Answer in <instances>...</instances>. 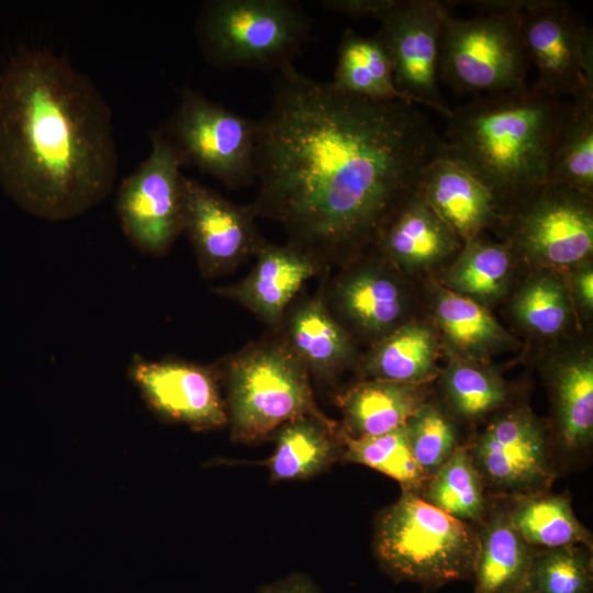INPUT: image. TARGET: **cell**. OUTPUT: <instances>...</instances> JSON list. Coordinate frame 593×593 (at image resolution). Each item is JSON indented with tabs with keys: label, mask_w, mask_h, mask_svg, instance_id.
<instances>
[{
	"label": "cell",
	"mask_w": 593,
	"mask_h": 593,
	"mask_svg": "<svg viewBox=\"0 0 593 593\" xmlns=\"http://www.w3.org/2000/svg\"><path fill=\"white\" fill-rule=\"evenodd\" d=\"M256 123L251 206L321 259L374 243L443 154L417 104L350 96L294 65L277 71Z\"/></svg>",
	"instance_id": "6da1fadb"
},
{
	"label": "cell",
	"mask_w": 593,
	"mask_h": 593,
	"mask_svg": "<svg viewBox=\"0 0 593 593\" xmlns=\"http://www.w3.org/2000/svg\"><path fill=\"white\" fill-rule=\"evenodd\" d=\"M119 168L112 111L83 72L48 49L19 48L0 79V186L52 222L111 192Z\"/></svg>",
	"instance_id": "7a4b0ae2"
},
{
	"label": "cell",
	"mask_w": 593,
	"mask_h": 593,
	"mask_svg": "<svg viewBox=\"0 0 593 593\" xmlns=\"http://www.w3.org/2000/svg\"><path fill=\"white\" fill-rule=\"evenodd\" d=\"M568 101L534 86L480 96L451 110L443 154L515 209L547 183Z\"/></svg>",
	"instance_id": "3957f363"
},
{
	"label": "cell",
	"mask_w": 593,
	"mask_h": 593,
	"mask_svg": "<svg viewBox=\"0 0 593 593\" xmlns=\"http://www.w3.org/2000/svg\"><path fill=\"white\" fill-rule=\"evenodd\" d=\"M374 552L393 579L439 588L472 578L478 533L422 495L403 492L378 517Z\"/></svg>",
	"instance_id": "277c9868"
},
{
	"label": "cell",
	"mask_w": 593,
	"mask_h": 593,
	"mask_svg": "<svg viewBox=\"0 0 593 593\" xmlns=\"http://www.w3.org/2000/svg\"><path fill=\"white\" fill-rule=\"evenodd\" d=\"M312 21L294 0H209L195 22L199 49L220 70L293 66Z\"/></svg>",
	"instance_id": "5b68a950"
},
{
	"label": "cell",
	"mask_w": 593,
	"mask_h": 593,
	"mask_svg": "<svg viewBox=\"0 0 593 593\" xmlns=\"http://www.w3.org/2000/svg\"><path fill=\"white\" fill-rule=\"evenodd\" d=\"M227 422L232 437L264 439L303 416L327 419L316 407L309 372L282 342L244 348L225 367Z\"/></svg>",
	"instance_id": "8992f818"
},
{
	"label": "cell",
	"mask_w": 593,
	"mask_h": 593,
	"mask_svg": "<svg viewBox=\"0 0 593 593\" xmlns=\"http://www.w3.org/2000/svg\"><path fill=\"white\" fill-rule=\"evenodd\" d=\"M521 16L447 15L440 43L439 77L458 93L478 97L527 85Z\"/></svg>",
	"instance_id": "52a82bcc"
},
{
	"label": "cell",
	"mask_w": 593,
	"mask_h": 593,
	"mask_svg": "<svg viewBox=\"0 0 593 593\" xmlns=\"http://www.w3.org/2000/svg\"><path fill=\"white\" fill-rule=\"evenodd\" d=\"M159 131L183 166L192 165L231 189L256 181V120L223 107L189 85Z\"/></svg>",
	"instance_id": "ba28073f"
},
{
	"label": "cell",
	"mask_w": 593,
	"mask_h": 593,
	"mask_svg": "<svg viewBox=\"0 0 593 593\" xmlns=\"http://www.w3.org/2000/svg\"><path fill=\"white\" fill-rule=\"evenodd\" d=\"M149 138V155L121 182L115 206L130 243L161 256L183 228V163L159 128Z\"/></svg>",
	"instance_id": "9c48e42d"
},
{
	"label": "cell",
	"mask_w": 593,
	"mask_h": 593,
	"mask_svg": "<svg viewBox=\"0 0 593 593\" xmlns=\"http://www.w3.org/2000/svg\"><path fill=\"white\" fill-rule=\"evenodd\" d=\"M521 32L537 88L560 99L593 98V33L571 4L541 0L521 16Z\"/></svg>",
	"instance_id": "30bf717a"
},
{
	"label": "cell",
	"mask_w": 593,
	"mask_h": 593,
	"mask_svg": "<svg viewBox=\"0 0 593 593\" xmlns=\"http://www.w3.org/2000/svg\"><path fill=\"white\" fill-rule=\"evenodd\" d=\"M449 14L436 0H396L380 20L377 33L383 43L395 87L413 103L446 118L451 109L439 92V57L444 23Z\"/></svg>",
	"instance_id": "8fae6325"
},
{
	"label": "cell",
	"mask_w": 593,
	"mask_h": 593,
	"mask_svg": "<svg viewBox=\"0 0 593 593\" xmlns=\"http://www.w3.org/2000/svg\"><path fill=\"white\" fill-rule=\"evenodd\" d=\"M512 215V244L536 262L570 266L592 254V194L546 183L513 209Z\"/></svg>",
	"instance_id": "7c38bea8"
},
{
	"label": "cell",
	"mask_w": 593,
	"mask_h": 593,
	"mask_svg": "<svg viewBox=\"0 0 593 593\" xmlns=\"http://www.w3.org/2000/svg\"><path fill=\"white\" fill-rule=\"evenodd\" d=\"M468 450L484 485L499 492H545L553 479L545 429L527 410L497 416Z\"/></svg>",
	"instance_id": "4fadbf2b"
},
{
	"label": "cell",
	"mask_w": 593,
	"mask_h": 593,
	"mask_svg": "<svg viewBox=\"0 0 593 593\" xmlns=\"http://www.w3.org/2000/svg\"><path fill=\"white\" fill-rule=\"evenodd\" d=\"M251 205H238L193 178L183 177V228L202 275L226 273L264 243Z\"/></svg>",
	"instance_id": "5bb4252c"
},
{
	"label": "cell",
	"mask_w": 593,
	"mask_h": 593,
	"mask_svg": "<svg viewBox=\"0 0 593 593\" xmlns=\"http://www.w3.org/2000/svg\"><path fill=\"white\" fill-rule=\"evenodd\" d=\"M128 374L144 401L164 419L198 430L227 423L217 376L205 366L178 360L134 357Z\"/></svg>",
	"instance_id": "9a60e30c"
},
{
	"label": "cell",
	"mask_w": 593,
	"mask_h": 593,
	"mask_svg": "<svg viewBox=\"0 0 593 593\" xmlns=\"http://www.w3.org/2000/svg\"><path fill=\"white\" fill-rule=\"evenodd\" d=\"M253 270L238 283L219 292L247 307L260 320L277 325L303 286L318 271L322 259L292 242H264Z\"/></svg>",
	"instance_id": "2e32d148"
},
{
	"label": "cell",
	"mask_w": 593,
	"mask_h": 593,
	"mask_svg": "<svg viewBox=\"0 0 593 593\" xmlns=\"http://www.w3.org/2000/svg\"><path fill=\"white\" fill-rule=\"evenodd\" d=\"M416 192L465 240L499 220L500 206L488 187L445 154L425 168Z\"/></svg>",
	"instance_id": "e0dca14e"
},
{
	"label": "cell",
	"mask_w": 593,
	"mask_h": 593,
	"mask_svg": "<svg viewBox=\"0 0 593 593\" xmlns=\"http://www.w3.org/2000/svg\"><path fill=\"white\" fill-rule=\"evenodd\" d=\"M458 239L415 191L384 224L374 244L391 264L416 269L443 261L456 251Z\"/></svg>",
	"instance_id": "ac0fdd59"
},
{
	"label": "cell",
	"mask_w": 593,
	"mask_h": 593,
	"mask_svg": "<svg viewBox=\"0 0 593 593\" xmlns=\"http://www.w3.org/2000/svg\"><path fill=\"white\" fill-rule=\"evenodd\" d=\"M282 343L307 372L322 379L343 370L354 353L347 332L318 298L304 300L291 311Z\"/></svg>",
	"instance_id": "d6986e66"
},
{
	"label": "cell",
	"mask_w": 593,
	"mask_h": 593,
	"mask_svg": "<svg viewBox=\"0 0 593 593\" xmlns=\"http://www.w3.org/2000/svg\"><path fill=\"white\" fill-rule=\"evenodd\" d=\"M481 524L474 593H517L528 585L535 548L515 529L507 511L495 512Z\"/></svg>",
	"instance_id": "ffe728a7"
},
{
	"label": "cell",
	"mask_w": 593,
	"mask_h": 593,
	"mask_svg": "<svg viewBox=\"0 0 593 593\" xmlns=\"http://www.w3.org/2000/svg\"><path fill=\"white\" fill-rule=\"evenodd\" d=\"M358 268L336 283L333 302L340 315L361 332L385 336L398 327L403 315V290L380 266Z\"/></svg>",
	"instance_id": "44dd1931"
},
{
	"label": "cell",
	"mask_w": 593,
	"mask_h": 593,
	"mask_svg": "<svg viewBox=\"0 0 593 593\" xmlns=\"http://www.w3.org/2000/svg\"><path fill=\"white\" fill-rule=\"evenodd\" d=\"M339 404L353 437L377 436L403 426L423 404V393L417 384L373 379L349 389Z\"/></svg>",
	"instance_id": "7402d4cb"
},
{
	"label": "cell",
	"mask_w": 593,
	"mask_h": 593,
	"mask_svg": "<svg viewBox=\"0 0 593 593\" xmlns=\"http://www.w3.org/2000/svg\"><path fill=\"white\" fill-rule=\"evenodd\" d=\"M329 82L350 96L413 103L395 87L388 52L377 34L363 36L353 29L343 32L334 76Z\"/></svg>",
	"instance_id": "603a6c76"
},
{
	"label": "cell",
	"mask_w": 593,
	"mask_h": 593,
	"mask_svg": "<svg viewBox=\"0 0 593 593\" xmlns=\"http://www.w3.org/2000/svg\"><path fill=\"white\" fill-rule=\"evenodd\" d=\"M335 425L329 419L303 416L282 425L276 449L268 461L275 480H300L317 474L336 460L339 452Z\"/></svg>",
	"instance_id": "cb8c5ba5"
},
{
	"label": "cell",
	"mask_w": 593,
	"mask_h": 593,
	"mask_svg": "<svg viewBox=\"0 0 593 593\" xmlns=\"http://www.w3.org/2000/svg\"><path fill=\"white\" fill-rule=\"evenodd\" d=\"M517 497L507 514L533 548L582 545L592 549L591 533L577 518L568 495L539 492Z\"/></svg>",
	"instance_id": "d4e9b609"
},
{
	"label": "cell",
	"mask_w": 593,
	"mask_h": 593,
	"mask_svg": "<svg viewBox=\"0 0 593 593\" xmlns=\"http://www.w3.org/2000/svg\"><path fill=\"white\" fill-rule=\"evenodd\" d=\"M547 183L593 192V98L569 100Z\"/></svg>",
	"instance_id": "484cf974"
},
{
	"label": "cell",
	"mask_w": 593,
	"mask_h": 593,
	"mask_svg": "<svg viewBox=\"0 0 593 593\" xmlns=\"http://www.w3.org/2000/svg\"><path fill=\"white\" fill-rule=\"evenodd\" d=\"M435 337L418 323L398 326L371 351L366 369L374 379L417 384L434 372Z\"/></svg>",
	"instance_id": "4316f807"
},
{
	"label": "cell",
	"mask_w": 593,
	"mask_h": 593,
	"mask_svg": "<svg viewBox=\"0 0 593 593\" xmlns=\"http://www.w3.org/2000/svg\"><path fill=\"white\" fill-rule=\"evenodd\" d=\"M558 434L569 451L582 450L593 437V361L578 358L558 369L553 381Z\"/></svg>",
	"instance_id": "83f0119b"
},
{
	"label": "cell",
	"mask_w": 593,
	"mask_h": 593,
	"mask_svg": "<svg viewBox=\"0 0 593 593\" xmlns=\"http://www.w3.org/2000/svg\"><path fill=\"white\" fill-rule=\"evenodd\" d=\"M435 315L450 344L467 356H484L511 339L483 305L449 289L437 293Z\"/></svg>",
	"instance_id": "f1b7e54d"
},
{
	"label": "cell",
	"mask_w": 593,
	"mask_h": 593,
	"mask_svg": "<svg viewBox=\"0 0 593 593\" xmlns=\"http://www.w3.org/2000/svg\"><path fill=\"white\" fill-rule=\"evenodd\" d=\"M423 491L425 501L465 523H482L486 516L484 482L468 448L457 447Z\"/></svg>",
	"instance_id": "f546056e"
},
{
	"label": "cell",
	"mask_w": 593,
	"mask_h": 593,
	"mask_svg": "<svg viewBox=\"0 0 593 593\" xmlns=\"http://www.w3.org/2000/svg\"><path fill=\"white\" fill-rule=\"evenodd\" d=\"M512 262L510 245L468 239L449 267L446 282L449 290L478 302L493 300L504 291Z\"/></svg>",
	"instance_id": "4dcf8cb0"
},
{
	"label": "cell",
	"mask_w": 593,
	"mask_h": 593,
	"mask_svg": "<svg viewBox=\"0 0 593 593\" xmlns=\"http://www.w3.org/2000/svg\"><path fill=\"white\" fill-rule=\"evenodd\" d=\"M344 449L342 458L348 462L367 466L396 481L403 492L424 490L429 478L414 460L405 430V424L377 436L353 437L339 433Z\"/></svg>",
	"instance_id": "1f68e13d"
},
{
	"label": "cell",
	"mask_w": 593,
	"mask_h": 593,
	"mask_svg": "<svg viewBox=\"0 0 593 593\" xmlns=\"http://www.w3.org/2000/svg\"><path fill=\"white\" fill-rule=\"evenodd\" d=\"M591 548L582 545L535 551L528 586L536 593H591Z\"/></svg>",
	"instance_id": "d6a6232c"
},
{
	"label": "cell",
	"mask_w": 593,
	"mask_h": 593,
	"mask_svg": "<svg viewBox=\"0 0 593 593\" xmlns=\"http://www.w3.org/2000/svg\"><path fill=\"white\" fill-rule=\"evenodd\" d=\"M443 385L451 407L465 418H477L497 409L507 394L496 374L466 360H456L446 369Z\"/></svg>",
	"instance_id": "836d02e7"
},
{
	"label": "cell",
	"mask_w": 593,
	"mask_h": 593,
	"mask_svg": "<svg viewBox=\"0 0 593 593\" xmlns=\"http://www.w3.org/2000/svg\"><path fill=\"white\" fill-rule=\"evenodd\" d=\"M405 430L411 454L428 478L458 447L454 424L433 404H422L406 421Z\"/></svg>",
	"instance_id": "e575fe53"
},
{
	"label": "cell",
	"mask_w": 593,
	"mask_h": 593,
	"mask_svg": "<svg viewBox=\"0 0 593 593\" xmlns=\"http://www.w3.org/2000/svg\"><path fill=\"white\" fill-rule=\"evenodd\" d=\"M514 312L527 328L541 335H555L568 320L566 288L552 276H536L517 294Z\"/></svg>",
	"instance_id": "d590c367"
},
{
	"label": "cell",
	"mask_w": 593,
	"mask_h": 593,
	"mask_svg": "<svg viewBox=\"0 0 593 593\" xmlns=\"http://www.w3.org/2000/svg\"><path fill=\"white\" fill-rule=\"evenodd\" d=\"M396 0H324L322 7L355 19L381 20Z\"/></svg>",
	"instance_id": "8d00e7d4"
},
{
	"label": "cell",
	"mask_w": 593,
	"mask_h": 593,
	"mask_svg": "<svg viewBox=\"0 0 593 593\" xmlns=\"http://www.w3.org/2000/svg\"><path fill=\"white\" fill-rule=\"evenodd\" d=\"M541 0H466L463 3L479 14H511L522 16L540 3Z\"/></svg>",
	"instance_id": "74e56055"
},
{
	"label": "cell",
	"mask_w": 593,
	"mask_h": 593,
	"mask_svg": "<svg viewBox=\"0 0 593 593\" xmlns=\"http://www.w3.org/2000/svg\"><path fill=\"white\" fill-rule=\"evenodd\" d=\"M258 593H321L314 582L304 574L293 573L262 586Z\"/></svg>",
	"instance_id": "f35d334b"
},
{
	"label": "cell",
	"mask_w": 593,
	"mask_h": 593,
	"mask_svg": "<svg viewBox=\"0 0 593 593\" xmlns=\"http://www.w3.org/2000/svg\"><path fill=\"white\" fill-rule=\"evenodd\" d=\"M574 289L580 302L589 310L593 306V270L585 266L574 277Z\"/></svg>",
	"instance_id": "ab89813d"
},
{
	"label": "cell",
	"mask_w": 593,
	"mask_h": 593,
	"mask_svg": "<svg viewBox=\"0 0 593 593\" xmlns=\"http://www.w3.org/2000/svg\"><path fill=\"white\" fill-rule=\"evenodd\" d=\"M517 593H536L530 586H526L523 590L518 591Z\"/></svg>",
	"instance_id": "60d3db41"
},
{
	"label": "cell",
	"mask_w": 593,
	"mask_h": 593,
	"mask_svg": "<svg viewBox=\"0 0 593 593\" xmlns=\"http://www.w3.org/2000/svg\"><path fill=\"white\" fill-rule=\"evenodd\" d=\"M0 79H1V71H0Z\"/></svg>",
	"instance_id": "b9f144b4"
}]
</instances>
